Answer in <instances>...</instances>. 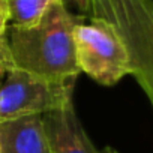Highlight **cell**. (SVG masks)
<instances>
[{"label": "cell", "mask_w": 153, "mask_h": 153, "mask_svg": "<svg viewBox=\"0 0 153 153\" xmlns=\"http://www.w3.org/2000/svg\"><path fill=\"white\" fill-rule=\"evenodd\" d=\"M81 21L69 12L65 0H54L38 23L11 26V65L53 81L74 83L80 74L75 57L74 27Z\"/></svg>", "instance_id": "cell-1"}, {"label": "cell", "mask_w": 153, "mask_h": 153, "mask_svg": "<svg viewBox=\"0 0 153 153\" xmlns=\"http://www.w3.org/2000/svg\"><path fill=\"white\" fill-rule=\"evenodd\" d=\"M108 20L123 38L135 80L153 107V0H75Z\"/></svg>", "instance_id": "cell-2"}, {"label": "cell", "mask_w": 153, "mask_h": 153, "mask_svg": "<svg viewBox=\"0 0 153 153\" xmlns=\"http://www.w3.org/2000/svg\"><path fill=\"white\" fill-rule=\"evenodd\" d=\"M0 153H53L42 116L0 122Z\"/></svg>", "instance_id": "cell-6"}, {"label": "cell", "mask_w": 153, "mask_h": 153, "mask_svg": "<svg viewBox=\"0 0 153 153\" xmlns=\"http://www.w3.org/2000/svg\"><path fill=\"white\" fill-rule=\"evenodd\" d=\"M11 56H9V45H8V36L0 39V84L6 76L8 69L11 68Z\"/></svg>", "instance_id": "cell-8"}, {"label": "cell", "mask_w": 153, "mask_h": 153, "mask_svg": "<svg viewBox=\"0 0 153 153\" xmlns=\"http://www.w3.org/2000/svg\"><path fill=\"white\" fill-rule=\"evenodd\" d=\"M54 0H8L11 9V26L27 27L39 21Z\"/></svg>", "instance_id": "cell-7"}, {"label": "cell", "mask_w": 153, "mask_h": 153, "mask_svg": "<svg viewBox=\"0 0 153 153\" xmlns=\"http://www.w3.org/2000/svg\"><path fill=\"white\" fill-rule=\"evenodd\" d=\"M42 122L53 153H101L83 128L72 101L42 114Z\"/></svg>", "instance_id": "cell-5"}, {"label": "cell", "mask_w": 153, "mask_h": 153, "mask_svg": "<svg viewBox=\"0 0 153 153\" xmlns=\"http://www.w3.org/2000/svg\"><path fill=\"white\" fill-rule=\"evenodd\" d=\"M9 21H11L9 3H8V0H0V39L6 36Z\"/></svg>", "instance_id": "cell-9"}, {"label": "cell", "mask_w": 153, "mask_h": 153, "mask_svg": "<svg viewBox=\"0 0 153 153\" xmlns=\"http://www.w3.org/2000/svg\"><path fill=\"white\" fill-rule=\"evenodd\" d=\"M74 83L53 81L11 66L0 86V122L45 114L72 101Z\"/></svg>", "instance_id": "cell-4"}, {"label": "cell", "mask_w": 153, "mask_h": 153, "mask_svg": "<svg viewBox=\"0 0 153 153\" xmlns=\"http://www.w3.org/2000/svg\"><path fill=\"white\" fill-rule=\"evenodd\" d=\"M75 57L80 72L102 86H114L132 74L131 56L119 30L105 18L93 17L74 27Z\"/></svg>", "instance_id": "cell-3"}, {"label": "cell", "mask_w": 153, "mask_h": 153, "mask_svg": "<svg viewBox=\"0 0 153 153\" xmlns=\"http://www.w3.org/2000/svg\"><path fill=\"white\" fill-rule=\"evenodd\" d=\"M113 153H119V152H116V150H114V149H113Z\"/></svg>", "instance_id": "cell-11"}, {"label": "cell", "mask_w": 153, "mask_h": 153, "mask_svg": "<svg viewBox=\"0 0 153 153\" xmlns=\"http://www.w3.org/2000/svg\"><path fill=\"white\" fill-rule=\"evenodd\" d=\"M101 153H113V149H111V147H107V149H104Z\"/></svg>", "instance_id": "cell-10"}]
</instances>
